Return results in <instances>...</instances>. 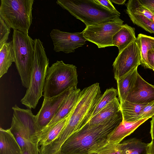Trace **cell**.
<instances>
[{
  "label": "cell",
  "instance_id": "obj_1",
  "mask_svg": "<svg viewBox=\"0 0 154 154\" xmlns=\"http://www.w3.org/2000/svg\"><path fill=\"white\" fill-rule=\"evenodd\" d=\"M122 120L120 111L100 124L92 125L86 124L70 136L61 146L59 153H89L92 148L107 140L109 134Z\"/></svg>",
  "mask_w": 154,
  "mask_h": 154
},
{
  "label": "cell",
  "instance_id": "obj_2",
  "mask_svg": "<svg viewBox=\"0 0 154 154\" xmlns=\"http://www.w3.org/2000/svg\"><path fill=\"white\" fill-rule=\"evenodd\" d=\"M57 4L83 22L86 26L119 18L120 13L109 10L96 0H57Z\"/></svg>",
  "mask_w": 154,
  "mask_h": 154
},
{
  "label": "cell",
  "instance_id": "obj_3",
  "mask_svg": "<svg viewBox=\"0 0 154 154\" xmlns=\"http://www.w3.org/2000/svg\"><path fill=\"white\" fill-rule=\"evenodd\" d=\"M101 95L99 84L94 83L81 91L80 97L62 131L68 138L85 125L91 119Z\"/></svg>",
  "mask_w": 154,
  "mask_h": 154
},
{
  "label": "cell",
  "instance_id": "obj_4",
  "mask_svg": "<svg viewBox=\"0 0 154 154\" xmlns=\"http://www.w3.org/2000/svg\"><path fill=\"white\" fill-rule=\"evenodd\" d=\"M12 109L13 115L9 129L22 152L28 150L32 154H39L35 116L32 113L31 109L29 108L22 109L16 104Z\"/></svg>",
  "mask_w": 154,
  "mask_h": 154
},
{
  "label": "cell",
  "instance_id": "obj_5",
  "mask_svg": "<svg viewBox=\"0 0 154 154\" xmlns=\"http://www.w3.org/2000/svg\"><path fill=\"white\" fill-rule=\"evenodd\" d=\"M35 54L32 68L29 88L21 103L28 108L35 109L42 97L46 77L49 60L47 57L43 43L39 38H35Z\"/></svg>",
  "mask_w": 154,
  "mask_h": 154
},
{
  "label": "cell",
  "instance_id": "obj_6",
  "mask_svg": "<svg viewBox=\"0 0 154 154\" xmlns=\"http://www.w3.org/2000/svg\"><path fill=\"white\" fill-rule=\"evenodd\" d=\"M77 67L57 61L48 66L44 85V98L57 96L69 88H77Z\"/></svg>",
  "mask_w": 154,
  "mask_h": 154
},
{
  "label": "cell",
  "instance_id": "obj_7",
  "mask_svg": "<svg viewBox=\"0 0 154 154\" xmlns=\"http://www.w3.org/2000/svg\"><path fill=\"white\" fill-rule=\"evenodd\" d=\"M16 66L23 86L27 89L34 61L35 41L21 31L14 30L12 40Z\"/></svg>",
  "mask_w": 154,
  "mask_h": 154
},
{
  "label": "cell",
  "instance_id": "obj_8",
  "mask_svg": "<svg viewBox=\"0 0 154 154\" xmlns=\"http://www.w3.org/2000/svg\"><path fill=\"white\" fill-rule=\"evenodd\" d=\"M33 0H1L0 17L10 28L26 34L32 21Z\"/></svg>",
  "mask_w": 154,
  "mask_h": 154
},
{
  "label": "cell",
  "instance_id": "obj_9",
  "mask_svg": "<svg viewBox=\"0 0 154 154\" xmlns=\"http://www.w3.org/2000/svg\"><path fill=\"white\" fill-rule=\"evenodd\" d=\"M123 22L119 17L108 22L86 26L82 32L83 36L99 48L114 46L112 37L121 29Z\"/></svg>",
  "mask_w": 154,
  "mask_h": 154
},
{
  "label": "cell",
  "instance_id": "obj_10",
  "mask_svg": "<svg viewBox=\"0 0 154 154\" xmlns=\"http://www.w3.org/2000/svg\"><path fill=\"white\" fill-rule=\"evenodd\" d=\"M140 51L136 40L119 53L113 64L116 80L141 65Z\"/></svg>",
  "mask_w": 154,
  "mask_h": 154
},
{
  "label": "cell",
  "instance_id": "obj_11",
  "mask_svg": "<svg viewBox=\"0 0 154 154\" xmlns=\"http://www.w3.org/2000/svg\"><path fill=\"white\" fill-rule=\"evenodd\" d=\"M74 89L69 88L57 96L44 98L42 107L35 115L36 134L48 125Z\"/></svg>",
  "mask_w": 154,
  "mask_h": 154
},
{
  "label": "cell",
  "instance_id": "obj_12",
  "mask_svg": "<svg viewBox=\"0 0 154 154\" xmlns=\"http://www.w3.org/2000/svg\"><path fill=\"white\" fill-rule=\"evenodd\" d=\"M50 36L53 42L54 50L56 52H74L75 49L85 45L87 41L82 32L69 33L54 29Z\"/></svg>",
  "mask_w": 154,
  "mask_h": 154
},
{
  "label": "cell",
  "instance_id": "obj_13",
  "mask_svg": "<svg viewBox=\"0 0 154 154\" xmlns=\"http://www.w3.org/2000/svg\"><path fill=\"white\" fill-rule=\"evenodd\" d=\"M126 100L137 103H149L154 101V85L144 80L138 74L135 83Z\"/></svg>",
  "mask_w": 154,
  "mask_h": 154
},
{
  "label": "cell",
  "instance_id": "obj_14",
  "mask_svg": "<svg viewBox=\"0 0 154 154\" xmlns=\"http://www.w3.org/2000/svg\"><path fill=\"white\" fill-rule=\"evenodd\" d=\"M150 118H146L134 122L123 121L108 135L107 141L112 144L120 143L126 137L132 133L140 126Z\"/></svg>",
  "mask_w": 154,
  "mask_h": 154
},
{
  "label": "cell",
  "instance_id": "obj_15",
  "mask_svg": "<svg viewBox=\"0 0 154 154\" xmlns=\"http://www.w3.org/2000/svg\"><path fill=\"white\" fill-rule=\"evenodd\" d=\"M71 112L63 119L49 126L45 127L37 134L38 146L48 145L57 137L67 124Z\"/></svg>",
  "mask_w": 154,
  "mask_h": 154
},
{
  "label": "cell",
  "instance_id": "obj_16",
  "mask_svg": "<svg viewBox=\"0 0 154 154\" xmlns=\"http://www.w3.org/2000/svg\"><path fill=\"white\" fill-rule=\"evenodd\" d=\"M138 73L137 67L116 80L118 99L120 103L126 100L128 94L134 86Z\"/></svg>",
  "mask_w": 154,
  "mask_h": 154
},
{
  "label": "cell",
  "instance_id": "obj_17",
  "mask_svg": "<svg viewBox=\"0 0 154 154\" xmlns=\"http://www.w3.org/2000/svg\"><path fill=\"white\" fill-rule=\"evenodd\" d=\"M0 154H22L20 145L9 129L0 128Z\"/></svg>",
  "mask_w": 154,
  "mask_h": 154
},
{
  "label": "cell",
  "instance_id": "obj_18",
  "mask_svg": "<svg viewBox=\"0 0 154 154\" xmlns=\"http://www.w3.org/2000/svg\"><path fill=\"white\" fill-rule=\"evenodd\" d=\"M135 30L134 28L125 24L114 35L113 44L118 47L119 53L136 39Z\"/></svg>",
  "mask_w": 154,
  "mask_h": 154
},
{
  "label": "cell",
  "instance_id": "obj_19",
  "mask_svg": "<svg viewBox=\"0 0 154 154\" xmlns=\"http://www.w3.org/2000/svg\"><path fill=\"white\" fill-rule=\"evenodd\" d=\"M81 91L80 89L77 88L71 92L57 113L46 127L61 120L72 112L79 99Z\"/></svg>",
  "mask_w": 154,
  "mask_h": 154
},
{
  "label": "cell",
  "instance_id": "obj_20",
  "mask_svg": "<svg viewBox=\"0 0 154 154\" xmlns=\"http://www.w3.org/2000/svg\"><path fill=\"white\" fill-rule=\"evenodd\" d=\"M116 97L91 118L86 124L92 125L103 122L111 118L120 111V104Z\"/></svg>",
  "mask_w": 154,
  "mask_h": 154
},
{
  "label": "cell",
  "instance_id": "obj_21",
  "mask_svg": "<svg viewBox=\"0 0 154 154\" xmlns=\"http://www.w3.org/2000/svg\"><path fill=\"white\" fill-rule=\"evenodd\" d=\"M15 61L12 40L5 44L0 49V78L7 73L9 67Z\"/></svg>",
  "mask_w": 154,
  "mask_h": 154
},
{
  "label": "cell",
  "instance_id": "obj_22",
  "mask_svg": "<svg viewBox=\"0 0 154 154\" xmlns=\"http://www.w3.org/2000/svg\"><path fill=\"white\" fill-rule=\"evenodd\" d=\"M149 103H135L126 100L120 103L122 120L135 121L143 109Z\"/></svg>",
  "mask_w": 154,
  "mask_h": 154
},
{
  "label": "cell",
  "instance_id": "obj_23",
  "mask_svg": "<svg viewBox=\"0 0 154 154\" xmlns=\"http://www.w3.org/2000/svg\"><path fill=\"white\" fill-rule=\"evenodd\" d=\"M136 41L140 52L141 65L145 68L149 69L148 53L150 50L154 48V37L140 33L138 35Z\"/></svg>",
  "mask_w": 154,
  "mask_h": 154
},
{
  "label": "cell",
  "instance_id": "obj_24",
  "mask_svg": "<svg viewBox=\"0 0 154 154\" xmlns=\"http://www.w3.org/2000/svg\"><path fill=\"white\" fill-rule=\"evenodd\" d=\"M121 144L122 154H148V143L136 138L125 140Z\"/></svg>",
  "mask_w": 154,
  "mask_h": 154
},
{
  "label": "cell",
  "instance_id": "obj_25",
  "mask_svg": "<svg viewBox=\"0 0 154 154\" xmlns=\"http://www.w3.org/2000/svg\"><path fill=\"white\" fill-rule=\"evenodd\" d=\"M89 153L95 154H122L121 143L112 144L107 140L100 143L92 148Z\"/></svg>",
  "mask_w": 154,
  "mask_h": 154
},
{
  "label": "cell",
  "instance_id": "obj_26",
  "mask_svg": "<svg viewBox=\"0 0 154 154\" xmlns=\"http://www.w3.org/2000/svg\"><path fill=\"white\" fill-rule=\"evenodd\" d=\"M126 11L145 16L152 21L154 14L144 6L139 0H129L126 4Z\"/></svg>",
  "mask_w": 154,
  "mask_h": 154
},
{
  "label": "cell",
  "instance_id": "obj_27",
  "mask_svg": "<svg viewBox=\"0 0 154 154\" xmlns=\"http://www.w3.org/2000/svg\"><path fill=\"white\" fill-rule=\"evenodd\" d=\"M118 95L117 89L113 88L107 89L102 95L93 113L91 118L117 97V96Z\"/></svg>",
  "mask_w": 154,
  "mask_h": 154
},
{
  "label": "cell",
  "instance_id": "obj_28",
  "mask_svg": "<svg viewBox=\"0 0 154 154\" xmlns=\"http://www.w3.org/2000/svg\"><path fill=\"white\" fill-rule=\"evenodd\" d=\"M133 23L147 32L154 34V23L145 16L126 11Z\"/></svg>",
  "mask_w": 154,
  "mask_h": 154
},
{
  "label": "cell",
  "instance_id": "obj_29",
  "mask_svg": "<svg viewBox=\"0 0 154 154\" xmlns=\"http://www.w3.org/2000/svg\"><path fill=\"white\" fill-rule=\"evenodd\" d=\"M10 29L0 17V49L7 43L10 32Z\"/></svg>",
  "mask_w": 154,
  "mask_h": 154
},
{
  "label": "cell",
  "instance_id": "obj_30",
  "mask_svg": "<svg viewBox=\"0 0 154 154\" xmlns=\"http://www.w3.org/2000/svg\"><path fill=\"white\" fill-rule=\"evenodd\" d=\"M154 116V101L148 104L142 110L135 121L146 118H151Z\"/></svg>",
  "mask_w": 154,
  "mask_h": 154
},
{
  "label": "cell",
  "instance_id": "obj_31",
  "mask_svg": "<svg viewBox=\"0 0 154 154\" xmlns=\"http://www.w3.org/2000/svg\"><path fill=\"white\" fill-rule=\"evenodd\" d=\"M96 1L110 11L115 12L118 11L116 9L109 0H96Z\"/></svg>",
  "mask_w": 154,
  "mask_h": 154
},
{
  "label": "cell",
  "instance_id": "obj_32",
  "mask_svg": "<svg viewBox=\"0 0 154 154\" xmlns=\"http://www.w3.org/2000/svg\"><path fill=\"white\" fill-rule=\"evenodd\" d=\"M140 2L154 14V0H139Z\"/></svg>",
  "mask_w": 154,
  "mask_h": 154
},
{
  "label": "cell",
  "instance_id": "obj_33",
  "mask_svg": "<svg viewBox=\"0 0 154 154\" xmlns=\"http://www.w3.org/2000/svg\"><path fill=\"white\" fill-rule=\"evenodd\" d=\"M148 61L149 69L154 71V48L148 52Z\"/></svg>",
  "mask_w": 154,
  "mask_h": 154
},
{
  "label": "cell",
  "instance_id": "obj_34",
  "mask_svg": "<svg viewBox=\"0 0 154 154\" xmlns=\"http://www.w3.org/2000/svg\"><path fill=\"white\" fill-rule=\"evenodd\" d=\"M148 154H154V139H152L151 142L148 143Z\"/></svg>",
  "mask_w": 154,
  "mask_h": 154
},
{
  "label": "cell",
  "instance_id": "obj_35",
  "mask_svg": "<svg viewBox=\"0 0 154 154\" xmlns=\"http://www.w3.org/2000/svg\"><path fill=\"white\" fill-rule=\"evenodd\" d=\"M150 133L152 139H154V116L152 117V120L150 121Z\"/></svg>",
  "mask_w": 154,
  "mask_h": 154
},
{
  "label": "cell",
  "instance_id": "obj_36",
  "mask_svg": "<svg viewBox=\"0 0 154 154\" xmlns=\"http://www.w3.org/2000/svg\"><path fill=\"white\" fill-rule=\"evenodd\" d=\"M111 2L119 5H123L125 3L126 0H111Z\"/></svg>",
  "mask_w": 154,
  "mask_h": 154
},
{
  "label": "cell",
  "instance_id": "obj_37",
  "mask_svg": "<svg viewBox=\"0 0 154 154\" xmlns=\"http://www.w3.org/2000/svg\"><path fill=\"white\" fill-rule=\"evenodd\" d=\"M22 154H32L31 152L28 150H25L22 152Z\"/></svg>",
  "mask_w": 154,
  "mask_h": 154
},
{
  "label": "cell",
  "instance_id": "obj_38",
  "mask_svg": "<svg viewBox=\"0 0 154 154\" xmlns=\"http://www.w3.org/2000/svg\"><path fill=\"white\" fill-rule=\"evenodd\" d=\"M59 154H61V153H59ZM95 154L94 153H88V154Z\"/></svg>",
  "mask_w": 154,
  "mask_h": 154
},
{
  "label": "cell",
  "instance_id": "obj_39",
  "mask_svg": "<svg viewBox=\"0 0 154 154\" xmlns=\"http://www.w3.org/2000/svg\"><path fill=\"white\" fill-rule=\"evenodd\" d=\"M152 21L154 23V16L153 18Z\"/></svg>",
  "mask_w": 154,
  "mask_h": 154
}]
</instances>
